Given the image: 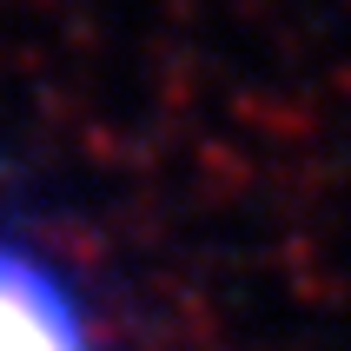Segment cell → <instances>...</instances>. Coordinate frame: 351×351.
I'll list each match as a JSON object with an SVG mask.
<instances>
[{
	"label": "cell",
	"instance_id": "1",
	"mask_svg": "<svg viewBox=\"0 0 351 351\" xmlns=\"http://www.w3.org/2000/svg\"><path fill=\"white\" fill-rule=\"evenodd\" d=\"M0 351H93L73 285L14 232H0Z\"/></svg>",
	"mask_w": 351,
	"mask_h": 351
}]
</instances>
